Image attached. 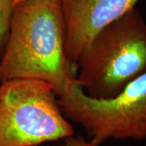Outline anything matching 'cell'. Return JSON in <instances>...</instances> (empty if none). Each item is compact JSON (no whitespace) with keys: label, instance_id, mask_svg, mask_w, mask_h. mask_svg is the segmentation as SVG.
I'll return each instance as SVG.
<instances>
[{"label":"cell","instance_id":"1","mask_svg":"<svg viewBox=\"0 0 146 146\" xmlns=\"http://www.w3.org/2000/svg\"><path fill=\"white\" fill-rule=\"evenodd\" d=\"M62 0H26L14 5L0 58V83L16 79L50 84L62 96L76 78L65 53Z\"/></svg>","mask_w":146,"mask_h":146},{"label":"cell","instance_id":"2","mask_svg":"<svg viewBox=\"0 0 146 146\" xmlns=\"http://www.w3.org/2000/svg\"><path fill=\"white\" fill-rule=\"evenodd\" d=\"M76 81L89 98H113L146 72V22L133 8L94 36L76 64Z\"/></svg>","mask_w":146,"mask_h":146},{"label":"cell","instance_id":"3","mask_svg":"<svg viewBox=\"0 0 146 146\" xmlns=\"http://www.w3.org/2000/svg\"><path fill=\"white\" fill-rule=\"evenodd\" d=\"M73 135L50 84L32 79L0 83V146H39Z\"/></svg>","mask_w":146,"mask_h":146},{"label":"cell","instance_id":"4","mask_svg":"<svg viewBox=\"0 0 146 146\" xmlns=\"http://www.w3.org/2000/svg\"><path fill=\"white\" fill-rule=\"evenodd\" d=\"M58 103L68 121L83 127L93 146L110 139L146 138V72L116 97L105 100L89 98L75 78Z\"/></svg>","mask_w":146,"mask_h":146},{"label":"cell","instance_id":"5","mask_svg":"<svg viewBox=\"0 0 146 146\" xmlns=\"http://www.w3.org/2000/svg\"><path fill=\"white\" fill-rule=\"evenodd\" d=\"M139 0H62L66 26L65 53L76 67L94 37L110 23L135 8Z\"/></svg>","mask_w":146,"mask_h":146},{"label":"cell","instance_id":"6","mask_svg":"<svg viewBox=\"0 0 146 146\" xmlns=\"http://www.w3.org/2000/svg\"><path fill=\"white\" fill-rule=\"evenodd\" d=\"M13 7L14 3L11 0H0V58L3 54L9 35Z\"/></svg>","mask_w":146,"mask_h":146},{"label":"cell","instance_id":"7","mask_svg":"<svg viewBox=\"0 0 146 146\" xmlns=\"http://www.w3.org/2000/svg\"><path fill=\"white\" fill-rule=\"evenodd\" d=\"M64 143L61 146H93L90 142L86 141L83 136H71L65 138Z\"/></svg>","mask_w":146,"mask_h":146},{"label":"cell","instance_id":"8","mask_svg":"<svg viewBox=\"0 0 146 146\" xmlns=\"http://www.w3.org/2000/svg\"><path fill=\"white\" fill-rule=\"evenodd\" d=\"M13 3H14V5L16 4V3H21V2H23V1H26V0H11Z\"/></svg>","mask_w":146,"mask_h":146},{"label":"cell","instance_id":"9","mask_svg":"<svg viewBox=\"0 0 146 146\" xmlns=\"http://www.w3.org/2000/svg\"><path fill=\"white\" fill-rule=\"evenodd\" d=\"M49 146H50V145H49Z\"/></svg>","mask_w":146,"mask_h":146}]
</instances>
